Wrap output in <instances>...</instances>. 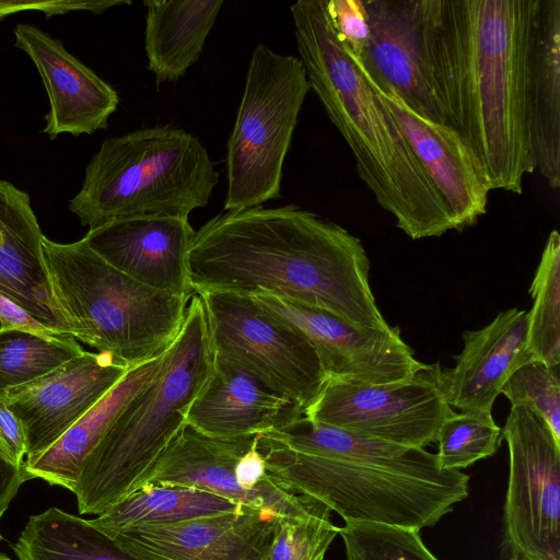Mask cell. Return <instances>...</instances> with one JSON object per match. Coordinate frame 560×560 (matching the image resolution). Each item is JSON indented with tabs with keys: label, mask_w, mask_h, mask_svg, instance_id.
<instances>
[{
	"label": "cell",
	"mask_w": 560,
	"mask_h": 560,
	"mask_svg": "<svg viewBox=\"0 0 560 560\" xmlns=\"http://www.w3.org/2000/svg\"><path fill=\"white\" fill-rule=\"evenodd\" d=\"M359 237L295 205L224 211L196 231L188 253L195 294L271 295L389 330Z\"/></svg>",
	"instance_id": "1"
},
{
	"label": "cell",
	"mask_w": 560,
	"mask_h": 560,
	"mask_svg": "<svg viewBox=\"0 0 560 560\" xmlns=\"http://www.w3.org/2000/svg\"><path fill=\"white\" fill-rule=\"evenodd\" d=\"M539 0H430L428 42L447 124L491 189L522 194L536 171L527 86Z\"/></svg>",
	"instance_id": "2"
},
{
	"label": "cell",
	"mask_w": 560,
	"mask_h": 560,
	"mask_svg": "<svg viewBox=\"0 0 560 560\" xmlns=\"http://www.w3.org/2000/svg\"><path fill=\"white\" fill-rule=\"evenodd\" d=\"M290 12L311 90L347 142L376 202L412 240L455 230L398 124L338 39L326 0L296 1Z\"/></svg>",
	"instance_id": "3"
},
{
	"label": "cell",
	"mask_w": 560,
	"mask_h": 560,
	"mask_svg": "<svg viewBox=\"0 0 560 560\" xmlns=\"http://www.w3.org/2000/svg\"><path fill=\"white\" fill-rule=\"evenodd\" d=\"M203 303L194 294L162 366L85 458L74 491L80 514L100 515L136 491L186 424L212 370Z\"/></svg>",
	"instance_id": "4"
},
{
	"label": "cell",
	"mask_w": 560,
	"mask_h": 560,
	"mask_svg": "<svg viewBox=\"0 0 560 560\" xmlns=\"http://www.w3.org/2000/svg\"><path fill=\"white\" fill-rule=\"evenodd\" d=\"M55 300L73 338L131 369L165 351L184 322L188 299L150 288L116 269L85 238L43 237Z\"/></svg>",
	"instance_id": "5"
},
{
	"label": "cell",
	"mask_w": 560,
	"mask_h": 560,
	"mask_svg": "<svg viewBox=\"0 0 560 560\" xmlns=\"http://www.w3.org/2000/svg\"><path fill=\"white\" fill-rule=\"evenodd\" d=\"M219 180L207 149L171 126L105 139L69 209L90 229L142 215H188L206 207Z\"/></svg>",
	"instance_id": "6"
},
{
	"label": "cell",
	"mask_w": 560,
	"mask_h": 560,
	"mask_svg": "<svg viewBox=\"0 0 560 560\" xmlns=\"http://www.w3.org/2000/svg\"><path fill=\"white\" fill-rule=\"evenodd\" d=\"M267 469L296 492L308 494L345 523H376L421 529L435 525L468 495L469 476L447 469L422 475L296 452L258 434Z\"/></svg>",
	"instance_id": "7"
},
{
	"label": "cell",
	"mask_w": 560,
	"mask_h": 560,
	"mask_svg": "<svg viewBox=\"0 0 560 560\" xmlns=\"http://www.w3.org/2000/svg\"><path fill=\"white\" fill-rule=\"evenodd\" d=\"M310 91L299 57L256 45L226 147L224 211L280 197L284 160Z\"/></svg>",
	"instance_id": "8"
},
{
	"label": "cell",
	"mask_w": 560,
	"mask_h": 560,
	"mask_svg": "<svg viewBox=\"0 0 560 560\" xmlns=\"http://www.w3.org/2000/svg\"><path fill=\"white\" fill-rule=\"evenodd\" d=\"M256 435H206L185 424L158 458L139 488L168 485L195 488L275 517L306 516L326 504L300 493L269 472ZM138 488V489H139Z\"/></svg>",
	"instance_id": "9"
},
{
	"label": "cell",
	"mask_w": 560,
	"mask_h": 560,
	"mask_svg": "<svg viewBox=\"0 0 560 560\" xmlns=\"http://www.w3.org/2000/svg\"><path fill=\"white\" fill-rule=\"evenodd\" d=\"M199 296L213 357L255 376L304 411L316 400L327 377L301 334L265 314L252 296L221 292Z\"/></svg>",
	"instance_id": "10"
},
{
	"label": "cell",
	"mask_w": 560,
	"mask_h": 560,
	"mask_svg": "<svg viewBox=\"0 0 560 560\" xmlns=\"http://www.w3.org/2000/svg\"><path fill=\"white\" fill-rule=\"evenodd\" d=\"M509 480L502 560H560V442L525 407H511L502 429Z\"/></svg>",
	"instance_id": "11"
},
{
	"label": "cell",
	"mask_w": 560,
	"mask_h": 560,
	"mask_svg": "<svg viewBox=\"0 0 560 560\" xmlns=\"http://www.w3.org/2000/svg\"><path fill=\"white\" fill-rule=\"evenodd\" d=\"M440 372V364L434 363L392 383L328 378L304 416L361 435L424 448L436 441L443 421L454 413L443 394Z\"/></svg>",
	"instance_id": "12"
},
{
	"label": "cell",
	"mask_w": 560,
	"mask_h": 560,
	"mask_svg": "<svg viewBox=\"0 0 560 560\" xmlns=\"http://www.w3.org/2000/svg\"><path fill=\"white\" fill-rule=\"evenodd\" d=\"M277 322L301 334L314 348L328 378L373 384L398 382L424 366L404 341L398 327H357L320 308L271 295L252 296Z\"/></svg>",
	"instance_id": "13"
},
{
	"label": "cell",
	"mask_w": 560,
	"mask_h": 560,
	"mask_svg": "<svg viewBox=\"0 0 560 560\" xmlns=\"http://www.w3.org/2000/svg\"><path fill=\"white\" fill-rule=\"evenodd\" d=\"M370 37L359 58L378 89L394 92L418 115L447 124L436 91L429 42L430 0H364Z\"/></svg>",
	"instance_id": "14"
},
{
	"label": "cell",
	"mask_w": 560,
	"mask_h": 560,
	"mask_svg": "<svg viewBox=\"0 0 560 560\" xmlns=\"http://www.w3.org/2000/svg\"><path fill=\"white\" fill-rule=\"evenodd\" d=\"M128 370L109 354L83 351L51 372L0 394L23 425L26 459L48 450Z\"/></svg>",
	"instance_id": "15"
},
{
	"label": "cell",
	"mask_w": 560,
	"mask_h": 560,
	"mask_svg": "<svg viewBox=\"0 0 560 560\" xmlns=\"http://www.w3.org/2000/svg\"><path fill=\"white\" fill-rule=\"evenodd\" d=\"M275 516L241 506L182 523L128 528L109 536L137 560H268Z\"/></svg>",
	"instance_id": "16"
},
{
	"label": "cell",
	"mask_w": 560,
	"mask_h": 560,
	"mask_svg": "<svg viewBox=\"0 0 560 560\" xmlns=\"http://www.w3.org/2000/svg\"><path fill=\"white\" fill-rule=\"evenodd\" d=\"M366 80L401 129L445 203L455 230L474 225L486 213L492 189L486 170L469 143L453 126L418 115L394 92L381 90Z\"/></svg>",
	"instance_id": "17"
},
{
	"label": "cell",
	"mask_w": 560,
	"mask_h": 560,
	"mask_svg": "<svg viewBox=\"0 0 560 560\" xmlns=\"http://www.w3.org/2000/svg\"><path fill=\"white\" fill-rule=\"evenodd\" d=\"M196 231L188 218L142 215L90 229L84 238L104 260L159 291L190 299L188 253Z\"/></svg>",
	"instance_id": "18"
},
{
	"label": "cell",
	"mask_w": 560,
	"mask_h": 560,
	"mask_svg": "<svg viewBox=\"0 0 560 560\" xmlns=\"http://www.w3.org/2000/svg\"><path fill=\"white\" fill-rule=\"evenodd\" d=\"M14 37L15 46L36 66L48 94L50 109L43 132L55 139L60 133L92 135L107 128L119 104L107 82L36 26L19 23Z\"/></svg>",
	"instance_id": "19"
},
{
	"label": "cell",
	"mask_w": 560,
	"mask_h": 560,
	"mask_svg": "<svg viewBox=\"0 0 560 560\" xmlns=\"http://www.w3.org/2000/svg\"><path fill=\"white\" fill-rule=\"evenodd\" d=\"M464 348L455 365L440 372L451 407L492 413L495 398L512 373L533 360L528 350V312L512 307L491 323L463 334Z\"/></svg>",
	"instance_id": "20"
},
{
	"label": "cell",
	"mask_w": 560,
	"mask_h": 560,
	"mask_svg": "<svg viewBox=\"0 0 560 560\" xmlns=\"http://www.w3.org/2000/svg\"><path fill=\"white\" fill-rule=\"evenodd\" d=\"M43 237L28 194L0 179V293L54 335L70 336L50 287Z\"/></svg>",
	"instance_id": "21"
},
{
	"label": "cell",
	"mask_w": 560,
	"mask_h": 560,
	"mask_svg": "<svg viewBox=\"0 0 560 560\" xmlns=\"http://www.w3.org/2000/svg\"><path fill=\"white\" fill-rule=\"evenodd\" d=\"M302 415L304 408L296 401L213 357L210 376L191 402L186 423L206 435L232 439L278 430Z\"/></svg>",
	"instance_id": "22"
},
{
	"label": "cell",
	"mask_w": 560,
	"mask_h": 560,
	"mask_svg": "<svg viewBox=\"0 0 560 560\" xmlns=\"http://www.w3.org/2000/svg\"><path fill=\"white\" fill-rule=\"evenodd\" d=\"M528 119L536 170L560 186V0H539L532 44Z\"/></svg>",
	"instance_id": "23"
},
{
	"label": "cell",
	"mask_w": 560,
	"mask_h": 560,
	"mask_svg": "<svg viewBox=\"0 0 560 560\" xmlns=\"http://www.w3.org/2000/svg\"><path fill=\"white\" fill-rule=\"evenodd\" d=\"M164 352L128 370L126 375L48 450L24 460L27 480L39 478L74 493L88 455L125 406L160 371Z\"/></svg>",
	"instance_id": "24"
},
{
	"label": "cell",
	"mask_w": 560,
	"mask_h": 560,
	"mask_svg": "<svg viewBox=\"0 0 560 560\" xmlns=\"http://www.w3.org/2000/svg\"><path fill=\"white\" fill-rule=\"evenodd\" d=\"M144 49L155 84L176 82L196 63L223 0H144Z\"/></svg>",
	"instance_id": "25"
},
{
	"label": "cell",
	"mask_w": 560,
	"mask_h": 560,
	"mask_svg": "<svg viewBox=\"0 0 560 560\" xmlns=\"http://www.w3.org/2000/svg\"><path fill=\"white\" fill-rule=\"evenodd\" d=\"M300 453L332 459L369 463L395 470L439 475L436 454L424 448L389 443L339 428L318 423L302 415L289 424L262 433Z\"/></svg>",
	"instance_id": "26"
},
{
	"label": "cell",
	"mask_w": 560,
	"mask_h": 560,
	"mask_svg": "<svg viewBox=\"0 0 560 560\" xmlns=\"http://www.w3.org/2000/svg\"><path fill=\"white\" fill-rule=\"evenodd\" d=\"M241 506L195 488L145 485L90 521L107 536H112L128 528L170 525L230 513Z\"/></svg>",
	"instance_id": "27"
},
{
	"label": "cell",
	"mask_w": 560,
	"mask_h": 560,
	"mask_svg": "<svg viewBox=\"0 0 560 560\" xmlns=\"http://www.w3.org/2000/svg\"><path fill=\"white\" fill-rule=\"evenodd\" d=\"M13 550L18 560H137L90 520L58 508L31 515Z\"/></svg>",
	"instance_id": "28"
},
{
	"label": "cell",
	"mask_w": 560,
	"mask_h": 560,
	"mask_svg": "<svg viewBox=\"0 0 560 560\" xmlns=\"http://www.w3.org/2000/svg\"><path fill=\"white\" fill-rule=\"evenodd\" d=\"M83 351L72 336L0 327V394L51 372Z\"/></svg>",
	"instance_id": "29"
},
{
	"label": "cell",
	"mask_w": 560,
	"mask_h": 560,
	"mask_svg": "<svg viewBox=\"0 0 560 560\" xmlns=\"http://www.w3.org/2000/svg\"><path fill=\"white\" fill-rule=\"evenodd\" d=\"M528 350L551 369L560 363V234L550 232L528 290Z\"/></svg>",
	"instance_id": "30"
},
{
	"label": "cell",
	"mask_w": 560,
	"mask_h": 560,
	"mask_svg": "<svg viewBox=\"0 0 560 560\" xmlns=\"http://www.w3.org/2000/svg\"><path fill=\"white\" fill-rule=\"evenodd\" d=\"M502 429L492 413L464 411L447 417L438 433L439 465L459 470L495 454L501 445Z\"/></svg>",
	"instance_id": "31"
},
{
	"label": "cell",
	"mask_w": 560,
	"mask_h": 560,
	"mask_svg": "<svg viewBox=\"0 0 560 560\" xmlns=\"http://www.w3.org/2000/svg\"><path fill=\"white\" fill-rule=\"evenodd\" d=\"M339 535L347 560H439L424 546L418 528L346 523Z\"/></svg>",
	"instance_id": "32"
},
{
	"label": "cell",
	"mask_w": 560,
	"mask_h": 560,
	"mask_svg": "<svg viewBox=\"0 0 560 560\" xmlns=\"http://www.w3.org/2000/svg\"><path fill=\"white\" fill-rule=\"evenodd\" d=\"M326 505L306 516L275 517L273 539L268 560H324L339 534Z\"/></svg>",
	"instance_id": "33"
},
{
	"label": "cell",
	"mask_w": 560,
	"mask_h": 560,
	"mask_svg": "<svg viewBox=\"0 0 560 560\" xmlns=\"http://www.w3.org/2000/svg\"><path fill=\"white\" fill-rule=\"evenodd\" d=\"M511 407H525L537 413L560 442V381L558 369L536 360L515 370L501 389Z\"/></svg>",
	"instance_id": "34"
},
{
	"label": "cell",
	"mask_w": 560,
	"mask_h": 560,
	"mask_svg": "<svg viewBox=\"0 0 560 560\" xmlns=\"http://www.w3.org/2000/svg\"><path fill=\"white\" fill-rule=\"evenodd\" d=\"M326 12L341 45L359 58L370 37L364 0H326Z\"/></svg>",
	"instance_id": "35"
},
{
	"label": "cell",
	"mask_w": 560,
	"mask_h": 560,
	"mask_svg": "<svg viewBox=\"0 0 560 560\" xmlns=\"http://www.w3.org/2000/svg\"><path fill=\"white\" fill-rule=\"evenodd\" d=\"M130 0H45V1H28V0H0V20L7 15L21 11L36 10L42 11L47 18L56 14H65L70 11H91L93 13H101L109 8L116 5L130 4Z\"/></svg>",
	"instance_id": "36"
},
{
	"label": "cell",
	"mask_w": 560,
	"mask_h": 560,
	"mask_svg": "<svg viewBox=\"0 0 560 560\" xmlns=\"http://www.w3.org/2000/svg\"><path fill=\"white\" fill-rule=\"evenodd\" d=\"M0 444L15 465H23L26 457V440L19 418L0 399Z\"/></svg>",
	"instance_id": "37"
},
{
	"label": "cell",
	"mask_w": 560,
	"mask_h": 560,
	"mask_svg": "<svg viewBox=\"0 0 560 560\" xmlns=\"http://www.w3.org/2000/svg\"><path fill=\"white\" fill-rule=\"evenodd\" d=\"M27 481L23 465H15L0 444V522L23 482ZM3 536L0 532V540Z\"/></svg>",
	"instance_id": "38"
},
{
	"label": "cell",
	"mask_w": 560,
	"mask_h": 560,
	"mask_svg": "<svg viewBox=\"0 0 560 560\" xmlns=\"http://www.w3.org/2000/svg\"><path fill=\"white\" fill-rule=\"evenodd\" d=\"M0 327L21 328L39 332H50L45 326L35 320L22 307L0 293Z\"/></svg>",
	"instance_id": "39"
},
{
	"label": "cell",
	"mask_w": 560,
	"mask_h": 560,
	"mask_svg": "<svg viewBox=\"0 0 560 560\" xmlns=\"http://www.w3.org/2000/svg\"><path fill=\"white\" fill-rule=\"evenodd\" d=\"M0 560H12L10 557H8L5 553L0 552Z\"/></svg>",
	"instance_id": "40"
}]
</instances>
